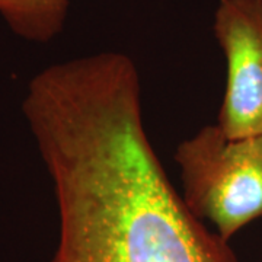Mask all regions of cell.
Masks as SVG:
<instances>
[{
	"label": "cell",
	"mask_w": 262,
	"mask_h": 262,
	"mask_svg": "<svg viewBox=\"0 0 262 262\" xmlns=\"http://www.w3.org/2000/svg\"><path fill=\"white\" fill-rule=\"evenodd\" d=\"M24 115L56 194L51 262H237L169 182L144 128L139 76L72 77Z\"/></svg>",
	"instance_id": "obj_1"
},
{
	"label": "cell",
	"mask_w": 262,
	"mask_h": 262,
	"mask_svg": "<svg viewBox=\"0 0 262 262\" xmlns=\"http://www.w3.org/2000/svg\"><path fill=\"white\" fill-rule=\"evenodd\" d=\"M182 200L226 242L262 217V136L227 139L206 125L175 151Z\"/></svg>",
	"instance_id": "obj_2"
},
{
	"label": "cell",
	"mask_w": 262,
	"mask_h": 262,
	"mask_svg": "<svg viewBox=\"0 0 262 262\" xmlns=\"http://www.w3.org/2000/svg\"><path fill=\"white\" fill-rule=\"evenodd\" d=\"M214 34L227 63L217 125L230 140L262 136V0H220Z\"/></svg>",
	"instance_id": "obj_3"
},
{
	"label": "cell",
	"mask_w": 262,
	"mask_h": 262,
	"mask_svg": "<svg viewBox=\"0 0 262 262\" xmlns=\"http://www.w3.org/2000/svg\"><path fill=\"white\" fill-rule=\"evenodd\" d=\"M69 0H0V15L10 29L28 41L48 42L61 32Z\"/></svg>",
	"instance_id": "obj_4"
}]
</instances>
